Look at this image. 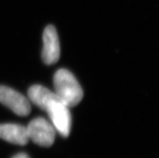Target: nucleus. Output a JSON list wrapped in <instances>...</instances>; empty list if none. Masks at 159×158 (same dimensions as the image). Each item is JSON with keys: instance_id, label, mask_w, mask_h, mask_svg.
Wrapping results in <instances>:
<instances>
[{"instance_id": "5", "label": "nucleus", "mask_w": 159, "mask_h": 158, "mask_svg": "<svg viewBox=\"0 0 159 158\" xmlns=\"http://www.w3.org/2000/svg\"><path fill=\"white\" fill-rule=\"evenodd\" d=\"M60 58V44L56 28L48 25L43 32L42 59L46 65L55 64Z\"/></svg>"}, {"instance_id": "3", "label": "nucleus", "mask_w": 159, "mask_h": 158, "mask_svg": "<svg viewBox=\"0 0 159 158\" xmlns=\"http://www.w3.org/2000/svg\"><path fill=\"white\" fill-rule=\"evenodd\" d=\"M26 128L29 140L39 146L50 147L54 142L56 129L45 119L41 117L34 119Z\"/></svg>"}, {"instance_id": "7", "label": "nucleus", "mask_w": 159, "mask_h": 158, "mask_svg": "<svg viewBox=\"0 0 159 158\" xmlns=\"http://www.w3.org/2000/svg\"><path fill=\"white\" fill-rule=\"evenodd\" d=\"M28 98L36 106L45 111L47 106L52 101L57 98V94L40 85L32 86L28 90Z\"/></svg>"}, {"instance_id": "2", "label": "nucleus", "mask_w": 159, "mask_h": 158, "mask_svg": "<svg viewBox=\"0 0 159 158\" xmlns=\"http://www.w3.org/2000/svg\"><path fill=\"white\" fill-rule=\"evenodd\" d=\"M50 119L52 126L63 137L70 135L71 128V115L70 107L64 102L56 98L48 104L45 109Z\"/></svg>"}, {"instance_id": "6", "label": "nucleus", "mask_w": 159, "mask_h": 158, "mask_svg": "<svg viewBox=\"0 0 159 158\" xmlns=\"http://www.w3.org/2000/svg\"><path fill=\"white\" fill-rule=\"evenodd\" d=\"M0 138L18 145H25L29 141L26 127L16 124H0Z\"/></svg>"}, {"instance_id": "8", "label": "nucleus", "mask_w": 159, "mask_h": 158, "mask_svg": "<svg viewBox=\"0 0 159 158\" xmlns=\"http://www.w3.org/2000/svg\"><path fill=\"white\" fill-rule=\"evenodd\" d=\"M12 158H30V157H29V156H28V154H26V153H24V152H20V153L15 155Z\"/></svg>"}, {"instance_id": "4", "label": "nucleus", "mask_w": 159, "mask_h": 158, "mask_svg": "<svg viewBox=\"0 0 159 158\" xmlns=\"http://www.w3.org/2000/svg\"><path fill=\"white\" fill-rule=\"evenodd\" d=\"M0 102L20 116H26L31 112V105L26 97L13 89L0 86Z\"/></svg>"}, {"instance_id": "1", "label": "nucleus", "mask_w": 159, "mask_h": 158, "mask_svg": "<svg viewBox=\"0 0 159 158\" xmlns=\"http://www.w3.org/2000/svg\"><path fill=\"white\" fill-rule=\"evenodd\" d=\"M54 93L69 107L78 105L83 98V91L75 77L69 70L61 69L53 77Z\"/></svg>"}]
</instances>
